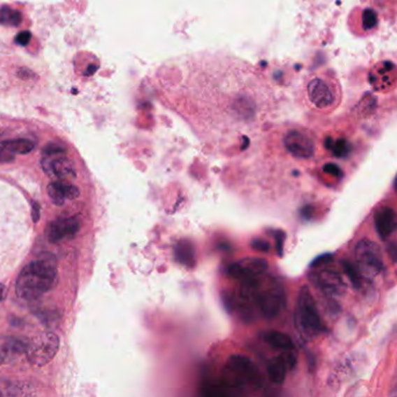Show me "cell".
Here are the masks:
<instances>
[{"label": "cell", "mask_w": 397, "mask_h": 397, "mask_svg": "<svg viewBox=\"0 0 397 397\" xmlns=\"http://www.w3.org/2000/svg\"><path fill=\"white\" fill-rule=\"evenodd\" d=\"M21 13L15 10H10L8 7H3L0 11V24L3 26L17 27L20 24Z\"/></svg>", "instance_id": "obj_22"}, {"label": "cell", "mask_w": 397, "mask_h": 397, "mask_svg": "<svg viewBox=\"0 0 397 397\" xmlns=\"http://www.w3.org/2000/svg\"><path fill=\"white\" fill-rule=\"evenodd\" d=\"M21 395H28L24 386H21L19 382L0 379V396H21Z\"/></svg>", "instance_id": "obj_20"}, {"label": "cell", "mask_w": 397, "mask_h": 397, "mask_svg": "<svg viewBox=\"0 0 397 397\" xmlns=\"http://www.w3.org/2000/svg\"><path fill=\"white\" fill-rule=\"evenodd\" d=\"M286 372H287V366H286L282 358L272 361L267 368V373H268L270 380L277 384H281L284 382Z\"/></svg>", "instance_id": "obj_19"}, {"label": "cell", "mask_w": 397, "mask_h": 397, "mask_svg": "<svg viewBox=\"0 0 397 397\" xmlns=\"http://www.w3.org/2000/svg\"><path fill=\"white\" fill-rule=\"evenodd\" d=\"M59 279L55 256L43 254L28 263L17 277L15 291L24 300H35L52 291Z\"/></svg>", "instance_id": "obj_2"}, {"label": "cell", "mask_w": 397, "mask_h": 397, "mask_svg": "<svg viewBox=\"0 0 397 397\" xmlns=\"http://www.w3.org/2000/svg\"><path fill=\"white\" fill-rule=\"evenodd\" d=\"M27 342L15 337H0V365L12 363L26 352Z\"/></svg>", "instance_id": "obj_14"}, {"label": "cell", "mask_w": 397, "mask_h": 397, "mask_svg": "<svg viewBox=\"0 0 397 397\" xmlns=\"http://www.w3.org/2000/svg\"><path fill=\"white\" fill-rule=\"evenodd\" d=\"M342 270H344V273L346 274V277H349V280L352 282L354 287L360 288L363 286L365 277H363V274L360 273L359 268L356 267V265L351 263V261H344L342 263Z\"/></svg>", "instance_id": "obj_21"}, {"label": "cell", "mask_w": 397, "mask_h": 397, "mask_svg": "<svg viewBox=\"0 0 397 397\" xmlns=\"http://www.w3.org/2000/svg\"><path fill=\"white\" fill-rule=\"evenodd\" d=\"M254 302L257 303L261 314L267 319H273L281 314L286 305V295L280 284H270L265 289L258 286Z\"/></svg>", "instance_id": "obj_9"}, {"label": "cell", "mask_w": 397, "mask_h": 397, "mask_svg": "<svg viewBox=\"0 0 397 397\" xmlns=\"http://www.w3.org/2000/svg\"><path fill=\"white\" fill-rule=\"evenodd\" d=\"M0 145L13 154H29L36 146L33 140L26 138L8 139L0 142Z\"/></svg>", "instance_id": "obj_17"}, {"label": "cell", "mask_w": 397, "mask_h": 397, "mask_svg": "<svg viewBox=\"0 0 397 397\" xmlns=\"http://www.w3.org/2000/svg\"><path fill=\"white\" fill-rule=\"evenodd\" d=\"M356 267L365 279L377 277L384 270V260L381 256L380 249L374 242L368 239L360 240L354 251Z\"/></svg>", "instance_id": "obj_8"}, {"label": "cell", "mask_w": 397, "mask_h": 397, "mask_svg": "<svg viewBox=\"0 0 397 397\" xmlns=\"http://www.w3.org/2000/svg\"><path fill=\"white\" fill-rule=\"evenodd\" d=\"M326 148L331 149L332 153L335 154L337 158H342L349 154L351 151V146L349 142L346 141L345 139H338L335 141H332L331 139H326Z\"/></svg>", "instance_id": "obj_23"}, {"label": "cell", "mask_w": 397, "mask_h": 397, "mask_svg": "<svg viewBox=\"0 0 397 397\" xmlns=\"http://www.w3.org/2000/svg\"><path fill=\"white\" fill-rule=\"evenodd\" d=\"M387 252L389 256L391 258V261L393 263H396L397 261V245L395 242H391L389 245L387 246Z\"/></svg>", "instance_id": "obj_30"}, {"label": "cell", "mask_w": 397, "mask_h": 397, "mask_svg": "<svg viewBox=\"0 0 397 397\" xmlns=\"http://www.w3.org/2000/svg\"><path fill=\"white\" fill-rule=\"evenodd\" d=\"M80 228V221L77 217L61 218L52 221L47 228V238L52 244L75 238Z\"/></svg>", "instance_id": "obj_13"}, {"label": "cell", "mask_w": 397, "mask_h": 397, "mask_svg": "<svg viewBox=\"0 0 397 397\" xmlns=\"http://www.w3.org/2000/svg\"><path fill=\"white\" fill-rule=\"evenodd\" d=\"M66 153V147L56 142H50L43 148L42 169L55 181L70 182L77 177L75 163L68 159Z\"/></svg>", "instance_id": "obj_4"}, {"label": "cell", "mask_w": 397, "mask_h": 397, "mask_svg": "<svg viewBox=\"0 0 397 397\" xmlns=\"http://www.w3.org/2000/svg\"><path fill=\"white\" fill-rule=\"evenodd\" d=\"M229 395L240 394L244 387L251 384L252 387H261L263 380L257 366L252 360L242 354H233L226 361L224 377L222 380Z\"/></svg>", "instance_id": "obj_3"}, {"label": "cell", "mask_w": 397, "mask_h": 397, "mask_svg": "<svg viewBox=\"0 0 397 397\" xmlns=\"http://www.w3.org/2000/svg\"><path fill=\"white\" fill-rule=\"evenodd\" d=\"M41 209H40V205L36 202H33V207H31V216H33V221L34 223H38L40 221V214H41Z\"/></svg>", "instance_id": "obj_31"}, {"label": "cell", "mask_w": 397, "mask_h": 397, "mask_svg": "<svg viewBox=\"0 0 397 397\" xmlns=\"http://www.w3.org/2000/svg\"><path fill=\"white\" fill-rule=\"evenodd\" d=\"M265 342L280 351L294 349V342L289 335L279 331H268L264 335Z\"/></svg>", "instance_id": "obj_18"}, {"label": "cell", "mask_w": 397, "mask_h": 397, "mask_svg": "<svg viewBox=\"0 0 397 397\" xmlns=\"http://www.w3.org/2000/svg\"><path fill=\"white\" fill-rule=\"evenodd\" d=\"M7 289L3 284H0V302H3L6 298Z\"/></svg>", "instance_id": "obj_32"}, {"label": "cell", "mask_w": 397, "mask_h": 397, "mask_svg": "<svg viewBox=\"0 0 397 397\" xmlns=\"http://www.w3.org/2000/svg\"><path fill=\"white\" fill-rule=\"evenodd\" d=\"M296 325L305 338H315L322 331V323L315 300L307 286L302 288L298 294Z\"/></svg>", "instance_id": "obj_5"}, {"label": "cell", "mask_w": 397, "mask_h": 397, "mask_svg": "<svg viewBox=\"0 0 397 397\" xmlns=\"http://www.w3.org/2000/svg\"><path fill=\"white\" fill-rule=\"evenodd\" d=\"M252 247L257 249V251H261V252H268L270 251V244L264 242V240H261V239H256L252 242Z\"/></svg>", "instance_id": "obj_28"}, {"label": "cell", "mask_w": 397, "mask_h": 397, "mask_svg": "<svg viewBox=\"0 0 397 397\" xmlns=\"http://www.w3.org/2000/svg\"><path fill=\"white\" fill-rule=\"evenodd\" d=\"M59 347V335L54 332H41L28 340L24 354L31 365L45 366L55 358Z\"/></svg>", "instance_id": "obj_6"}, {"label": "cell", "mask_w": 397, "mask_h": 397, "mask_svg": "<svg viewBox=\"0 0 397 397\" xmlns=\"http://www.w3.org/2000/svg\"><path fill=\"white\" fill-rule=\"evenodd\" d=\"M31 34L29 32H21L20 34L17 35V42L20 46H27L28 42L31 40Z\"/></svg>", "instance_id": "obj_29"}, {"label": "cell", "mask_w": 397, "mask_h": 397, "mask_svg": "<svg viewBox=\"0 0 397 397\" xmlns=\"http://www.w3.org/2000/svg\"><path fill=\"white\" fill-rule=\"evenodd\" d=\"M374 224L377 235L382 240L391 237L396 228V214L394 210L388 207H382L374 214Z\"/></svg>", "instance_id": "obj_15"}, {"label": "cell", "mask_w": 397, "mask_h": 397, "mask_svg": "<svg viewBox=\"0 0 397 397\" xmlns=\"http://www.w3.org/2000/svg\"><path fill=\"white\" fill-rule=\"evenodd\" d=\"M394 187H395V190H396V193H397V177H396V180H395V182H394Z\"/></svg>", "instance_id": "obj_33"}, {"label": "cell", "mask_w": 397, "mask_h": 397, "mask_svg": "<svg viewBox=\"0 0 397 397\" xmlns=\"http://www.w3.org/2000/svg\"><path fill=\"white\" fill-rule=\"evenodd\" d=\"M324 172L326 174H330L332 176L335 177H342V172L338 166H335L333 163H328L324 166Z\"/></svg>", "instance_id": "obj_27"}, {"label": "cell", "mask_w": 397, "mask_h": 397, "mask_svg": "<svg viewBox=\"0 0 397 397\" xmlns=\"http://www.w3.org/2000/svg\"><path fill=\"white\" fill-rule=\"evenodd\" d=\"M157 89L165 106L189 119L252 125L275 109L273 91L254 67L219 53H198L165 64Z\"/></svg>", "instance_id": "obj_1"}, {"label": "cell", "mask_w": 397, "mask_h": 397, "mask_svg": "<svg viewBox=\"0 0 397 397\" xmlns=\"http://www.w3.org/2000/svg\"><path fill=\"white\" fill-rule=\"evenodd\" d=\"M307 103L316 110L332 109L337 102L335 89L326 77L312 76L305 87Z\"/></svg>", "instance_id": "obj_7"}, {"label": "cell", "mask_w": 397, "mask_h": 397, "mask_svg": "<svg viewBox=\"0 0 397 397\" xmlns=\"http://www.w3.org/2000/svg\"><path fill=\"white\" fill-rule=\"evenodd\" d=\"M175 256L179 263L186 267L196 265V251L194 246L189 240H180L175 247Z\"/></svg>", "instance_id": "obj_16"}, {"label": "cell", "mask_w": 397, "mask_h": 397, "mask_svg": "<svg viewBox=\"0 0 397 397\" xmlns=\"http://www.w3.org/2000/svg\"><path fill=\"white\" fill-rule=\"evenodd\" d=\"M48 195L49 197L52 198V202L59 207L66 203V194H64V189H63L62 181H54L52 183L49 184Z\"/></svg>", "instance_id": "obj_24"}, {"label": "cell", "mask_w": 397, "mask_h": 397, "mask_svg": "<svg viewBox=\"0 0 397 397\" xmlns=\"http://www.w3.org/2000/svg\"><path fill=\"white\" fill-rule=\"evenodd\" d=\"M377 15L373 10L366 8L363 12V27L366 31H370L373 28L377 27Z\"/></svg>", "instance_id": "obj_25"}, {"label": "cell", "mask_w": 397, "mask_h": 397, "mask_svg": "<svg viewBox=\"0 0 397 397\" xmlns=\"http://www.w3.org/2000/svg\"><path fill=\"white\" fill-rule=\"evenodd\" d=\"M267 270V263L259 258H247L240 263H233L228 268V275L242 282L261 277Z\"/></svg>", "instance_id": "obj_12"}, {"label": "cell", "mask_w": 397, "mask_h": 397, "mask_svg": "<svg viewBox=\"0 0 397 397\" xmlns=\"http://www.w3.org/2000/svg\"><path fill=\"white\" fill-rule=\"evenodd\" d=\"M310 280L323 294L329 298H339L346 291V284L337 270H322L310 275Z\"/></svg>", "instance_id": "obj_10"}, {"label": "cell", "mask_w": 397, "mask_h": 397, "mask_svg": "<svg viewBox=\"0 0 397 397\" xmlns=\"http://www.w3.org/2000/svg\"><path fill=\"white\" fill-rule=\"evenodd\" d=\"M333 256L331 254H324V256H319L317 259L312 263V267L314 268H319V267H324L328 263H331Z\"/></svg>", "instance_id": "obj_26"}, {"label": "cell", "mask_w": 397, "mask_h": 397, "mask_svg": "<svg viewBox=\"0 0 397 397\" xmlns=\"http://www.w3.org/2000/svg\"><path fill=\"white\" fill-rule=\"evenodd\" d=\"M284 148L298 159H310L315 153V144L308 134L291 130L284 137Z\"/></svg>", "instance_id": "obj_11"}]
</instances>
